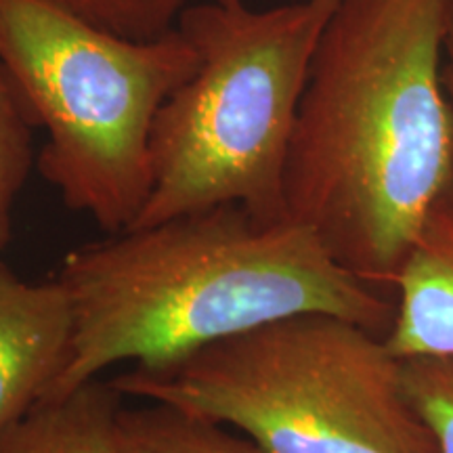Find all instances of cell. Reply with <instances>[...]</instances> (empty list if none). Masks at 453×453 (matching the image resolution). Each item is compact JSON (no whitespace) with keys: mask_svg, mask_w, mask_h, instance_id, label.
<instances>
[{"mask_svg":"<svg viewBox=\"0 0 453 453\" xmlns=\"http://www.w3.org/2000/svg\"><path fill=\"white\" fill-rule=\"evenodd\" d=\"M451 0H340L300 99L288 219L334 260L393 292L447 185L443 42Z\"/></svg>","mask_w":453,"mask_h":453,"instance_id":"1","label":"cell"},{"mask_svg":"<svg viewBox=\"0 0 453 453\" xmlns=\"http://www.w3.org/2000/svg\"><path fill=\"white\" fill-rule=\"evenodd\" d=\"M72 315L64 364L42 396L110 367L164 365L283 317L327 313L387 336L396 303L344 269L309 226L226 203L110 234L55 275Z\"/></svg>","mask_w":453,"mask_h":453,"instance_id":"2","label":"cell"},{"mask_svg":"<svg viewBox=\"0 0 453 453\" xmlns=\"http://www.w3.org/2000/svg\"><path fill=\"white\" fill-rule=\"evenodd\" d=\"M107 382L234 426L269 453H441L403 361L338 315L283 317Z\"/></svg>","mask_w":453,"mask_h":453,"instance_id":"3","label":"cell"},{"mask_svg":"<svg viewBox=\"0 0 453 453\" xmlns=\"http://www.w3.org/2000/svg\"><path fill=\"white\" fill-rule=\"evenodd\" d=\"M340 0L252 9L243 0L185 7L177 27L197 65L157 111L151 185L128 229L208 208L286 220L288 151L300 99Z\"/></svg>","mask_w":453,"mask_h":453,"instance_id":"4","label":"cell"},{"mask_svg":"<svg viewBox=\"0 0 453 453\" xmlns=\"http://www.w3.org/2000/svg\"><path fill=\"white\" fill-rule=\"evenodd\" d=\"M0 65L47 133L38 170L70 211L128 229L151 185V130L197 53L179 27L134 41L47 0H0Z\"/></svg>","mask_w":453,"mask_h":453,"instance_id":"5","label":"cell"},{"mask_svg":"<svg viewBox=\"0 0 453 453\" xmlns=\"http://www.w3.org/2000/svg\"><path fill=\"white\" fill-rule=\"evenodd\" d=\"M59 281H27L0 265V439L47 393L70 344Z\"/></svg>","mask_w":453,"mask_h":453,"instance_id":"6","label":"cell"},{"mask_svg":"<svg viewBox=\"0 0 453 453\" xmlns=\"http://www.w3.org/2000/svg\"><path fill=\"white\" fill-rule=\"evenodd\" d=\"M384 342L399 359L453 357V202L441 197L396 275Z\"/></svg>","mask_w":453,"mask_h":453,"instance_id":"7","label":"cell"},{"mask_svg":"<svg viewBox=\"0 0 453 453\" xmlns=\"http://www.w3.org/2000/svg\"><path fill=\"white\" fill-rule=\"evenodd\" d=\"M122 399L99 378L67 395L41 396L0 439V453H120Z\"/></svg>","mask_w":453,"mask_h":453,"instance_id":"8","label":"cell"},{"mask_svg":"<svg viewBox=\"0 0 453 453\" xmlns=\"http://www.w3.org/2000/svg\"><path fill=\"white\" fill-rule=\"evenodd\" d=\"M118 447L120 453H269L246 434H231L225 424L150 401L120 407Z\"/></svg>","mask_w":453,"mask_h":453,"instance_id":"9","label":"cell"},{"mask_svg":"<svg viewBox=\"0 0 453 453\" xmlns=\"http://www.w3.org/2000/svg\"><path fill=\"white\" fill-rule=\"evenodd\" d=\"M34 128L19 90L0 65V248L9 242L15 200L32 168Z\"/></svg>","mask_w":453,"mask_h":453,"instance_id":"10","label":"cell"},{"mask_svg":"<svg viewBox=\"0 0 453 453\" xmlns=\"http://www.w3.org/2000/svg\"><path fill=\"white\" fill-rule=\"evenodd\" d=\"M88 24L134 41H151L177 27L187 0H47Z\"/></svg>","mask_w":453,"mask_h":453,"instance_id":"11","label":"cell"},{"mask_svg":"<svg viewBox=\"0 0 453 453\" xmlns=\"http://www.w3.org/2000/svg\"><path fill=\"white\" fill-rule=\"evenodd\" d=\"M403 361L407 388L428 422L441 453H453V357Z\"/></svg>","mask_w":453,"mask_h":453,"instance_id":"12","label":"cell"},{"mask_svg":"<svg viewBox=\"0 0 453 453\" xmlns=\"http://www.w3.org/2000/svg\"><path fill=\"white\" fill-rule=\"evenodd\" d=\"M443 87H445L447 104H449V113H451V156H449V174H447V185L441 197L453 202V0L449 4V15H447L445 42H443Z\"/></svg>","mask_w":453,"mask_h":453,"instance_id":"13","label":"cell"}]
</instances>
